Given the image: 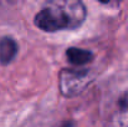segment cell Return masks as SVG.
<instances>
[{"label":"cell","instance_id":"obj_4","mask_svg":"<svg viewBox=\"0 0 128 127\" xmlns=\"http://www.w3.org/2000/svg\"><path fill=\"white\" fill-rule=\"evenodd\" d=\"M66 55H67V60L74 66L87 65L88 62L92 61V57H93L91 51L85 49H78V47H70L66 51Z\"/></svg>","mask_w":128,"mask_h":127},{"label":"cell","instance_id":"obj_3","mask_svg":"<svg viewBox=\"0 0 128 127\" xmlns=\"http://www.w3.org/2000/svg\"><path fill=\"white\" fill-rule=\"evenodd\" d=\"M18 44L12 38L5 36L0 39V62L2 65L10 64L18 54Z\"/></svg>","mask_w":128,"mask_h":127},{"label":"cell","instance_id":"obj_5","mask_svg":"<svg viewBox=\"0 0 128 127\" xmlns=\"http://www.w3.org/2000/svg\"><path fill=\"white\" fill-rule=\"evenodd\" d=\"M113 120L116 127H128V92L118 100L117 112Z\"/></svg>","mask_w":128,"mask_h":127},{"label":"cell","instance_id":"obj_2","mask_svg":"<svg viewBox=\"0 0 128 127\" xmlns=\"http://www.w3.org/2000/svg\"><path fill=\"white\" fill-rule=\"evenodd\" d=\"M93 77L88 70L84 69H64L60 72V91L65 97H76L82 93Z\"/></svg>","mask_w":128,"mask_h":127},{"label":"cell","instance_id":"obj_1","mask_svg":"<svg viewBox=\"0 0 128 127\" xmlns=\"http://www.w3.org/2000/svg\"><path fill=\"white\" fill-rule=\"evenodd\" d=\"M86 16L81 0H47L35 16V25L46 33L74 30L84 24Z\"/></svg>","mask_w":128,"mask_h":127},{"label":"cell","instance_id":"obj_7","mask_svg":"<svg viewBox=\"0 0 128 127\" xmlns=\"http://www.w3.org/2000/svg\"><path fill=\"white\" fill-rule=\"evenodd\" d=\"M64 127H70V126H64Z\"/></svg>","mask_w":128,"mask_h":127},{"label":"cell","instance_id":"obj_6","mask_svg":"<svg viewBox=\"0 0 128 127\" xmlns=\"http://www.w3.org/2000/svg\"><path fill=\"white\" fill-rule=\"evenodd\" d=\"M97 1H100V3H103V4H106V3H108L110 0H97Z\"/></svg>","mask_w":128,"mask_h":127}]
</instances>
